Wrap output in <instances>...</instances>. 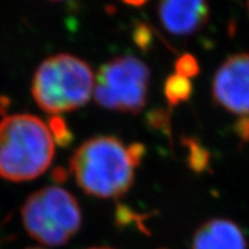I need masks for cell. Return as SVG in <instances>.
I'll use <instances>...</instances> for the list:
<instances>
[{
  "label": "cell",
  "instance_id": "obj_1",
  "mask_svg": "<svg viewBox=\"0 0 249 249\" xmlns=\"http://www.w3.org/2000/svg\"><path fill=\"white\" fill-rule=\"evenodd\" d=\"M49 127L31 114H14L0 123V177L27 181L48 170L54 156Z\"/></svg>",
  "mask_w": 249,
  "mask_h": 249
},
{
  "label": "cell",
  "instance_id": "obj_2",
  "mask_svg": "<svg viewBox=\"0 0 249 249\" xmlns=\"http://www.w3.org/2000/svg\"><path fill=\"white\" fill-rule=\"evenodd\" d=\"M70 166L82 191L103 198L119 197L128 192L136 167L128 148L112 136H101L83 143L74 152Z\"/></svg>",
  "mask_w": 249,
  "mask_h": 249
},
{
  "label": "cell",
  "instance_id": "obj_3",
  "mask_svg": "<svg viewBox=\"0 0 249 249\" xmlns=\"http://www.w3.org/2000/svg\"><path fill=\"white\" fill-rule=\"evenodd\" d=\"M93 87L89 65L75 55L62 53L52 55L39 65L34 75L31 92L42 110L57 116L86 105Z\"/></svg>",
  "mask_w": 249,
  "mask_h": 249
},
{
  "label": "cell",
  "instance_id": "obj_4",
  "mask_svg": "<svg viewBox=\"0 0 249 249\" xmlns=\"http://www.w3.org/2000/svg\"><path fill=\"white\" fill-rule=\"evenodd\" d=\"M21 214L30 236L48 246L65 245L82 223L76 198L57 186L44 187L31 194Z\"/></svg>",
  "mask_w": 249,
  "mask_h": 249
},
{
  "label": "cell",
  "instance_id": "obj_5",
  "mask_svg": "<svg viewBox=\"0 0 249 249\" xmlns=\"http://www.w3.org/2000/svg\"><path fill=\"white\" fill-rule=\"evenodd\" d=\"M149 68L135 57H118L99 68L93 87L95 101L110 110L139 113L147 102Z\"/></svg>",
  "mask_w": 249,
  "mask_h": 249
},
{
  "label": "cell",
  "instance_id": "obj_6",
  "mask_svg": "<svg viewBox=\"0 0 249 249\" xmlns=\"http://www.w3.org/2000/svg\"><path fill=\"white\" fill-rule=\"evenodd\" d=\"M214 102L239 116H249V54L230 57L213 77Z\"/></svg>",
  "mask_w": 249,
  "mask_h": 249
},
{
  "label": "cell",
  "instance_id": "obj_7",
  "mask_svg": "<svg viewBox=\"0 0 249 249\" xmlns=\"http://www.w3.org/2000/svg\"><path fill=\"white\" fill-rule=\"evenodd\" d=\"M158 15L171 34L189 36L207 22L209 7L205 0H160Z\"/></svg>",
  "mask_w": 249,
  "mask_h": 249
},
{
  "label": "cell",
  "instance_id": "obj_8",
  "mask_svg": "<svg viewBox=\"0 0 249 249\" xmlns=\"http://www.w3.org/2000/svg\"><path fill=\"white\" fill-rule=\"evenodd\" d=\"M192 249H247V241L238 224L213 218L196 230Z\"/></svg>",
  "mask_w": 249,
  "mask_h": 249
},
{
  "label": "cell",
  "instance_id": "obj_9",
  "mask_svg": "<svg viewBox=\"0 0 249 249\" xmlns=\"http://www.w3.org/2000/svg\"><path fill=\"white\" fill-rule=\"evenodd\" d=\"M193 91L189 79L179 74H173L167 77L164 86V93L171 107H177L180 103L188 101Z\"/></svg>",
  "mask_w": 249,
  "mask_h": 249
},
{
  "label": "cell",
  "instance_id": "obj_10",
  "mask_svg": "<svg viewBox=\"0 0 249 249\" xmlns=\"http://www.w3.org/2000/svg\"><path fill=\"white\" fill-rule=\"evenodd\" d=\"M185 144L188 148V165L189 167L196 173L204 172L209 166L210 154L205 148L202 147L200 143L195 140L187 139L185 140Z\"/></svg>",
  "mask_w": 249,
  "mask_h": 249
},
{
  "label": "cell",
  "instance_id": "obj_11",
  "mask_svg": "<svg viewBox=\"0 0 249 249\" xmlns=\"http://www.w3.org/2000/svg\"><path fill=\"white\" fill-rule=\"evenodd\" d=\"M49 129L52 138L61 147H66L73 140V134L68 128L66 121L59 116H52L49 120Z\"/></svg>",
  "mask_w": 249,
  "mask_h": 249
},
{
  "label": "cell",
  "instance_id": "obj_12",
  "mask_svg": "<svg viewBox=\"0 0 249 249\" xmlns=\"http://www.w3.org/2000/svg\"><path fill=\"white\" fill-rule=\"evenodd\" d=\"M176 71L179 75L185 76L187 79L196 76L200 73V66L194 55L183 54L176 62Z\"/></svg>",
  "mask_w": 249,
  "mask_h": 249
},
{
  "label": "cell",
  "instance_id": "obj_13",
  "mask_svg": "<svg viewBox=\"0 0 249 249\" xmlns=\"http://www.w3.org/2000/svg\"><path fill=\"white\" fill-rule=\"evenodd\" d=\"M116 220L119 225L124 226V225H129L130 223H136L140 229L144 230L145 227H143L142 225V220L143 218L139 214H135L133 211L129 210V208L124 207V205H118L117 211H116Z\"/></svg>",
  "mask_w": 249,
  "mask_h": 249
},
{
  "label": "cell",
  "instance_id": "obj_14",
  "mask_svg": "<svg viewBox=\"0 0 249 249\" xmlns=\"http://www.w3.org/2000/svg\"><path fill=\"white\" fill-rule=\"evenodd\" d=\"M134 40L136 42L141 49H148V46L151 43V34L150 30L148 29L144 24H140L134 31Z\"/></svg>",
  "mask_w": 249,
  "mask_h": 249
},
{
  "label": "cell",
  "instance_id": "obj_15",
  "mask_svg": "<svg viewBox=\"0 0 249 249\" xmlns=\"http://www.w3.org/2000/svg\"><path fill=\"white\" fill-rule=\"evenodd\" d=\"M148 123L151 127H154V128L165 130V128H166V124L169 123L166 112L161 110H155L150 112L148 116Z\"/></svg>",
  "mask_w": 249,
  "mask_h": 249
},
{
  "label": "cell",
  "instance_id": "obj_16",
  "mask_svg": "<svg viewBox=\"0 0 249 249\" xmlns=\"http://www.w3.org/2000/svg\"><path fill=\"white\" fill-rule=\"evenodd\" d=\"M236 132L244 140H249V119H242L236 124Z\"/></svg>",
  "mask_w": 249,
  "mask_h": 249
},
{
  "label": "cell",
  "instance_id": "obj_17",
  "mask_svg": "<svg viewBox=\"0 0 249 249\" xmlns=\"http://www.w3.org/2000/svg\"><path fill=\"white\" fill-rule=\"evenodd\" d=\"M52 176H53V179L55 181L58 182H62L65 179H66V172H65L64 169H60V167L55 169L53 171V173H52Z\"/></svg>",
  "mask_w": 249,
  "mask_h": 249
},
{
  "label": "cell",
  "instance_id": "obj_18",
  "mask_svg": "<svg viewBox=\"0 0 249 249\" xmlns=\"http://www.w3.org/2000/svg\"><path fill=\"white\" fill-rule=\"evenodd\" d=\"M124 2H126V4L128 5H133V6H141L144 4V2H147L148 0H123Z\"/></svg>",
  "mask_w": 249,
  "mask_h": 249
},
{
  "label": "cell",
  "instance_id": "obj_19",
  "mask_svg": "<svg viewBox=\"0 0 249 249\" xmlns=\"http://www.w3.org/2000/svg\"><path fill=\"white\" fill-rule=\"evenodd\" d=\"M89 249H111V248H89Z\"/></svg>",
  "mask_w": 249,
  "mask_h": 249
},
{
  "label": "cell",
  "instance_id": "obj_20",
  "mask_svg": "<svg viewBox=\"0 0 249 249\" xmlns=\"http://www.w3.org/2000/svg\"><path fill=\"white\" fill-rule=\"evenodd\" d=\"M28 249H40V248H28Z\"/></svg>",
  "mask_w": 249,
  "mask_h": 249
},
{
  "label": "cell",
  "instance_id": "obj_21",
  "mask_svg": "<svg viewBox=\"0 0 249 249\" xmlns=\"http://www.w3.org/2000/svg\"><path fill=\"white\" fill-rule=\"evenodd\" d=\"M54 1H58V0H54Z\"/></svg>",
  "mask_w": 249,
  "mask_h": 249
}]
</instances>
